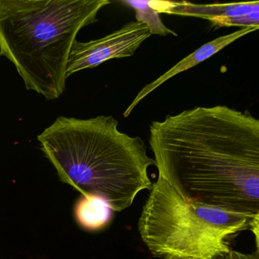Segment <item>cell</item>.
I'll use <instances>...</instances> for the list:
<instances>
[{
    "instance_id": "5",
    "label": "cell",
    "mask_w": 259,
    "mask_h": 259,
    "mask_svg": "<svg viewBox=\"0 0 259 259\" xmlns=\"http://www.w3.org/2000/svg\"><path fill=\"white\" fill-rule=\"evenodd\" d=\"M151 36L147 25L131 22L101 38L88 42L75 40L68 59L66 78L113 59L133 57L142 43Z\"/></svg>"
},
{
    "instance_id": "6",
    "label": "cell",
    "mask_w": 259,
    "mask_h": 259,
    "mask_svg": "<svg viewBox=\"0 0 259 259\" xmlns=\"http://www.w3.org/2000/svg\"><path fill=\"white\" fill-rule=\"evenodd\" d=\"M259 28H254V27H251V28H242L239 31H235V32L231 33V34H227V35L221 36L208 43L201 46V48H198L195 52L191 54L190 55L186 57V58L183 59V60L177 63V65L171 68L167 72H165L161 76L159 77L157 79L154 80L152 82L145 85L140 92L136 95L135 99L132 101L130 105L128 106V108L125 110L123 113L124 117H128L130 113L134 110L135 107L144 99L146 98L149 94L154 92L156 89L162 85V84L165 81H168L172 77L184 71L188 70L194 66L201 63V62L207 60V59L211 57L212 56L216 54L217 53L219 52L221 50L225 48L228 45H231L233 42L236 41L240 37H244L246 34L249 33L253 32V31H257Z\"/></svg>"
},
{
    "instance_id": "11",
    "label": "cell",
    "mask_w": 259,
    "mask_h": 259,
    "mask_svg": "<svg viewBox=\"0 0 259 259\" xmlns=\"http://www.w3.org/2000/svg\"><path fill=\"white\" fill-rule=\"evenodd\" d=\"M224 259H259V250L256 249L251 253H243L232 250Z\"/></svg>"
},
{
    "instance_id": "8",
    "label": "cell",
    "mask_w": 259,
    "mask_h": 259,
    "mask_svg": "<svg viewBox=\"0 0 259 259\" xmlns=\"http://www.w3.org/2000/svg\"><path fill=\"white\" fill-rule=\"evenodd\" d=\"M75 215L78 224L91 231L102 230L113 217V210L107 201L96 195H82L77 201Z\"/></svg>"
},
{
    "instance_id": "1",
    "label": "cell",
    "mask_w": 259,
    "mask_h": 259,
    "mask_svg": "<svg viewBox=\"0 0 259 259\" xmlns=\"http://www.w3.org/2000/svg\"><path fill=\"white\" fill-rule=\"evenodd\" d=\"M149 132L158 177L184 201L259 214V120L249 112L195 107Z\"/></svg>"
},
{
    "instance_id": "3",
    "label": "cell",
    "mask_w": 259,
    "mask_h": 259,
    "mask_svg": "<svg viewBox=\"0 0 259 259\" xmlns=\"http://www.w3.org/2000/svg\"><path fill=\"white\" fill-rule=\"evenodd\" d=\"M108 0H0V56L14 65L27 90L52 101L66 89L77 34L98 22Z\"/></svg>"
},
{
    "instance_id": "7",
    "label": "cell",
    "mask_w": 259,
    "mask_h": 259,
    "mask_svg": "<svg viewBox=\"0 0 259 259\" xmlns=\"http://www.w3.org/2000/svg\"><path fill=\"white\" fill-rule=\"evenodd\" d=\"M151 5L159 13L190 16L210 20L218 17H235L251 13L259 12V2L242 3V4L203 5L183 2H166L151 1Z\"/></svg>"
},
{
    "instance_id": "4",
    "label": "cell",
    "mask_w": 259,
    "mask_h": 259,
    "mask_svg": "<svg viewBox=\"0 0 259 259\" xmlns=\"http://www.w3.org/2000/svg\"><path fill=\"white\" fill-rule=\"evenodd\" d=\"M142 242L159 259H224L232 241L249 230L258 249L259 214L186 202L158 177L138 224ZM259 250V249H258Z\"/></svg>"
},
{
    "instance_id": "9",
    "label": "cell",
    "mask_w": 259,
    "mask_h": 259,
    "mask_svg": "<svg viewBox=\"0 0 259 259\" xmlns=\"http://www.w3.org/2000/svg\"><path fill=\"white\" fill-rule=\"evenodd\" d=\"M124 6L131 7L136 11V22L147 25L149 28L151 35L158 34L167 36L169 34L177 37L178 34L172 30L166 28L160 17V13L151 5V1H140V0H128L120 1Z\"/></svg>"
},
{
    "instance_id": "2",
    "label": "cell",
    "mask_w": 259,
    "mask_h": 259,
    "mask_svg": "<svg viewBox=\"0 0 259 259\" xmlns=\"http://www.w3.org/2000/svg\"><path fill=\"white\" fill-rule=\"evenodd\" d=\"M37 140L63 182L82 195L103 198L113 211L128 208L139 192L152 187L148 169L155 162L146 145L121 133L113 116H60Z\"/></svg>"
},
{
    "instance_id": "10",
    "label": "cell",
    "mask_w": 259,
    "mask_h": 259,
    "mask_svg": "<svg viewBox=\"0 0 259 259\" xmlns=\"http://www.w3.org/2000/svg\"><path fill=\"white\" fill-rule=\"evenodd\" d=\"M213 26L232 27L239 26L242 28H259V12L251 13L243 16L235 17H218L210 19Z\"/></svg>"
}]
</instances>
